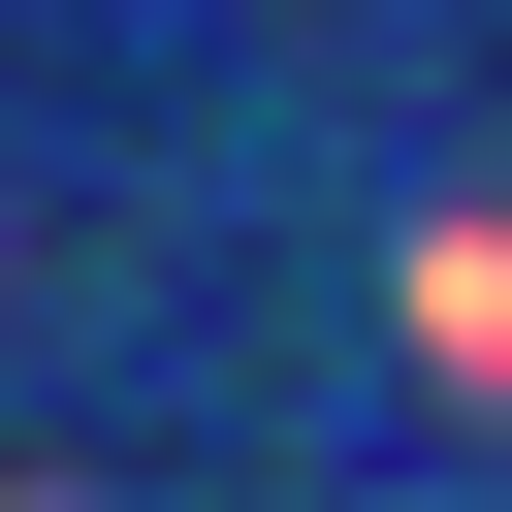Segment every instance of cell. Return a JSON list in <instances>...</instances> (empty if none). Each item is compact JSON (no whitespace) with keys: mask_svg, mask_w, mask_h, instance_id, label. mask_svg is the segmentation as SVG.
Segmentation results:
<instances>
[{"mask_svg":"<svg viewBox=\"0 0 512 512\" xmlns=\"http://www.w3.org/2000/svg\"><path fill=\"white\" fill-rule=\"evenodd\" d=\"M384 288H416V352H480V384H512V224H416Z\"/></svg>","mask_w":512,"mask_h":512,"instance_id":"cell-1","label":"cell"}]
</instances>
